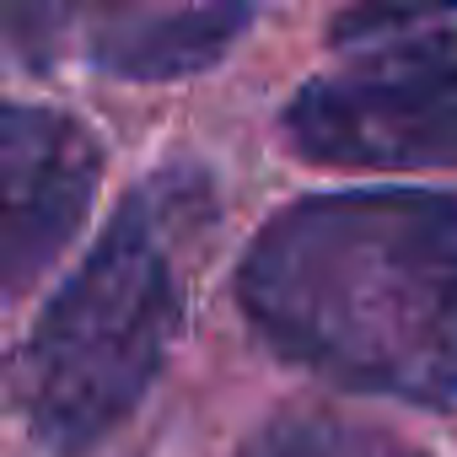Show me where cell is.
Instances as JSON below:
<instances>
[{"instance_id": "obj_6", "label": "cell", "mask_w": 457, "mask_h": 457, "mask_svg": "<svg viewBox=\"0 0 457 457\" xmlns=\"http://www.w3.org/2000/svg\"><path fill=\"white\" fill-rule=\"evenodd\" d=\"M237 457H425V452L382 425H366V420L286 414V420L264 425Z\"/></svg>"}, {"instance_id": "obj_5", "label": "cell", "mask_w": 457, "mask_h": 457, "mask_svg": "<svg viewBox=\"0 0 457 457\" xmlns=\"http://www.w3.org/2000/svg\"><path fill=\"white\" fill-rule=\"evenodd\" d=\"M248 17H253L248 0H210V6H183L167 17H140L97 38V65L129 81L194 76L226 60V49L243 38Z\"/></svg>"}, {"instance_id": "obj_1", "label": "cell", "mask_w": 457, "mask_h": 457, "mask_svg": "<svg viewBox=\"0 0 457 457\" xmlns=\"http://www.w3.org/2000/svg\"><path fill=\"white\" fill-rule=\"evenodd\" d=\"M259 339L345 393L457 403V199L355 188L286 204L237 264Z\"/></svg>"}, {"instance_id": "obj_8", "label": "cell", "mask_w": 457, "mask_h": 457, "mask_svg": "<svg viewBox=\"0 0 457 457\" xmlns=\"http://www.w3.org/2000/svg\"><path fill=\"white\" fill-rule=\"evenodd\" d=\"M457 12V0H361L350 6L334 28L339 44H387V38H409L425 22H441Z\"/></svg>"}, {"instance_id": "obj_7", "label": "cell", "mask_w": 457, "mask_h": 457, "mask_svg": "<svg viewBox=\"0 0 457 457\" xmlns=\"http://www.w3.org/2000/svg\"><path fill=\"white\" fill-rule=\"evenodd\" d=\"M108 0H0V54L22 60L28 71H49L65 54V38L81 12Z\"/></svg>"}, {"instance_id": "obj_9", "label": "cell", "mask_w": 457, "mask_h": 457, "mask_svg": "<svg viewBox=\"0 0 457 457\" xmlns=\"http://www.w3.org/2000/svg\"><path fill=\"white\" fill-rule=\"evenodd\" d=\"M108 6H113V0H108Z\"/></svg>"}, {"instance_id": "obj_2", "label": "cell", "mask_w": 457, "mask_h": 457, "mask_svg": "<svg viewBox=\"0 0 457 457\" xmlns=\"http://www.w3.org/2000/svg\"><path fill=\"white\" fill-rule=\"evenodd\" d=\"M188 204L178 178L129 194L17 350L12 403L49 452H92L156 382L183 307L178 232Z\"/></svg>"}, {"instance_id": "obj_4", "label": "cell", "mask_w": 457, "mask_h": 457, "mask_svg": "<svg viewBox=\"0 0 457 457\" xmlns=\"http://www.w3.org/2000/svg\"><path fill=\"white\" fill-rule=\"evenodd\" d=\"M103 140L54 108L0 97V296L28 291L87 226Z\"/></svg>"}, {"instance_id": "obj_3", "label": "cell", "mask_w": 457, "mask_h": 457, "mask_svg": "<svg viewBox=\"0 0 457 457\" xmlns=\"http://www.w3.org/2000/svg\"><path fill=\"white\" fill-rule=\"evenodd\" d=\"M280 129L296 156L323 167H457V28L387 38L312 76Z\"/></svg>"}]
</instances>
